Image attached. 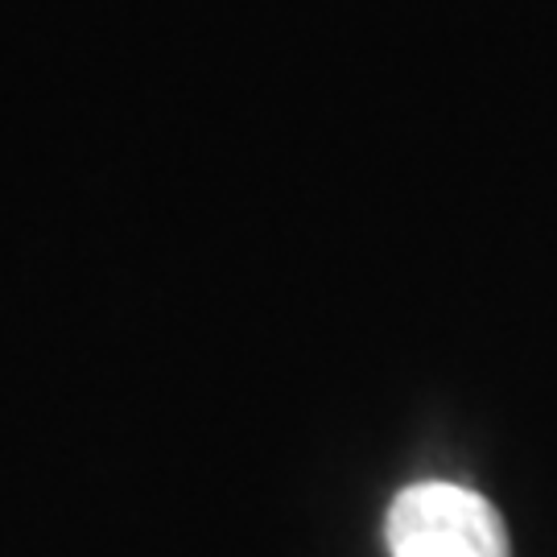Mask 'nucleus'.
<instances>
[{"label":"nucleus","instance_id":"f257e3e1","mask_svg":"<svg viewBox=\"0 0 557 557\" xmlns=\"http://www.w3.org/2000/svg\"><path fill=\"white\" fill-rule=\"evenodd\" d=\"M384 541L393 557H508L499 512L458 483L405 487L388 508Z\"/></svg>","mask_w":557,"mask_h":557}]
</instances>
